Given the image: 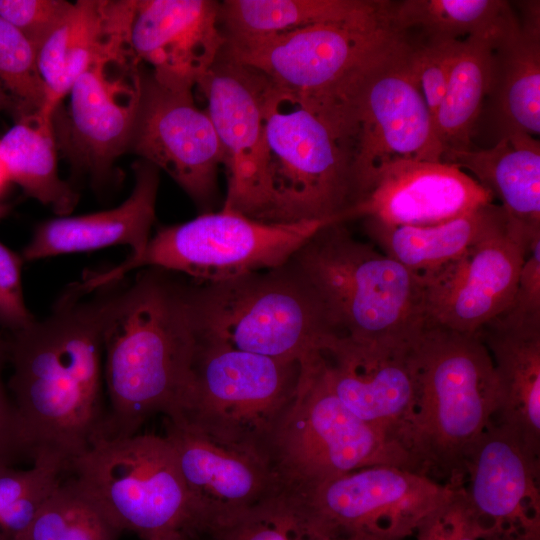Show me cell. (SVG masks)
I'll list each match as a JSON object with an SVG mask.
<instances>
[{
  "label": "cell",
  "instance_id": "6da1fadb",
  "mask_svg": "<svg viewBox=\"0 0 540 540\" xmlns=\"http://www.w3.org/2000/svg\"><path fill=\"white\" fill-rule=\"evenodd\" d=\"M126 285L123 278L84 291L74 283L44 319L4 332L12 367L7 388L32 462L68 471L102 438L104 334Z\"/></svg>",
  "mask_w": 540,
  "mask_h": 540
},
{
  "label": "cell",
  "instance_id": "7a4b0ae2",
  "mask_svg": "<svg viewBox=\"0 0 540 540\" xmlns=\"http://www.w3.org/2000/svg\"><path fill=\"white\" fill-rule=\"evenodd\" d=\"M195 344L185 285L144 268L123 292L104 334L107 414L101 439L139 433L151 416L179 415Z\"/></svg>",
  "mask_w": 540,
  "mask_h": 540
},
{
  "label": "cell",
  "instance_id": "3957f363",
  "mask_svg": "<svg viewBox=\"0 0 540 540\" xmlns=\"http://www.w3.org/2000/svg\"><path fill=\"white\" fill-rule=\"evenodd\" d=\"M410 359L416 398L406 434L420 472L460 489L467 458L498 408V380L479 335L423 323Z\"/></svg>",
  "mask_w": 540,
  "mask_h": 540
},
{
  "label": "cell",
  "instance_id": "277c9868",
  "mask_svg": "<svg viewBox=\"0 0 540 540\" xmlns=\"http://www.w3.org/2000/svg\"><path fill=\"white\" fill-rule=\"evenodd\" d=\"M289 262L339 335L400 346L412 342L423 325L420 277L355 239L344 222L318 230Z\"/></svg>",
  "mask_w": 540,
  "mask_h": 540
},
{
  "label": "cell",
  "instance_id": "5b68a950",
  "mask_svg": "<svg viewBox=\"0 0 540 540\" xmlns=\"http://www.w3.org/2000/svg\"><path fill=\"white\" fill-rule=\"evenodd\" d=\"M402 34L314 111L345 150L357 203L388 164L442 161L433 118L408 64Z\"/></svg>",
  "mask_w": 540,
  "mask_h": 540
},
{
  "label": "cell",
  "instance_id": "8992f818",
  "mask_svg": "<svg viewBox=\"0 0 540 540\" xmlns=\"http://www.w3.org/2000/svg\"><path fill=\"white\" fill-rule=\"evenodd\" d=\"M185 294L195 335L241 351L302 363L337 334L290 262L223 282L185 285Z\"/></svg>",
  "mask_w": 540,
  "mask_h": 540
},
{
  "label": "cell",
  "instance_id": "52a82bcc",
  "mask_svg": "<svg viewBox=\"0 0 540 540\" xmlns=\"http://www.w3.org/2000/svg\"><path fill=\"white\" fill-rule=\"evenodd\" d=\"M266 160L253 219L350 220L357 193L348 156L326 122L274 85L266 106Z\"/></svg>",
  "mask_w": 540,
  "mask_h": 540
},
{
  "label": "cell",
  "instance_id": "ba28073f",
  "mask_svg": "<svg viewBox=\"0 0 540 540\" xmlns=\"http://www.w3.org/2000/svg\"><path fill=\"white\" fill-rule=\"evenodd\" d=\"M338 219L266 223L224 210L161 227L143 251L113 268L88 272L86 291L123 279L135 269L184 273L200 283H217L286 265L321 228Z\"/></svg>",
  "mask_w": 540,
  "mask_h": 540
},
{
  "label": "cell",
  "instance_id": "9c48e42d",
  "mask_svg": "<svg viewBox=\"0 0 540 540\" xmlns=\"http://www.w3.org/2000/svg\"><path fill=\"white\" fill-rule=\"evenodd\" d=\"M315 356L302 363L295 399L266 447L283 488L303 494L325 481L376 465L420 472L399 438L363 422L338 400Z\"/></svg>",
  "mask_w": 540,
  "mask_h": 540
},
{
  "label": "cell",
  "instance_id": "30bf717a",
  "mask_svg": "<svg viewBox=\"0 0 540 540\" xmlns=\"http://www.w3.org/2000/svg\"><path fill=\"white\" fill-rule=\"evenodd\" d=\"M301 371V362L241 351L195 335L183 406L172 418L266 454L275 428L295 399Z\"/></svg>",
  "mask_w": 540,
  "mask_h": 540
},
{
  "label": "cell",
  "instance_id": "8fae6325",
  "mask_svg": "<svg viewBox=\"0 0 540 540\" xmlns=\"http://www.w3.org/2000/svg\"><path fill=\"white\" fill-rule=\"evenodd\" d=\"M68 471L121 532L143 540L171 532L197 539L190 497L165 435L99 439Z\"/></svg>",
  "mask_w": 540,
  "mask_h": 540
},
{
  "label": "cell",
  "instance_id": "7c38bea8",
  "mask_svg": "<svg viewBox=\"0 0 540 540\" xmlns=\"http://www.w3.org/2000/svg\"><path fill=\"white\" fill-rule=\"evenodd\" d=\"M400 36L388 21L318 24L266 39L226 41L223 52L314 110Z\"/></svg>",
  "mask_w": 540,
  "mask_h": 540
},
{
  "label": "cell",
  "instance_id": "4fadbf2b",
  "mask_svg": "<svg viewBox=\"0 0 540 540\" xmlns=\"http://www.w3.org/2000/svg\"><path fill=\"white\" fill-rule=\"evenodd\" d=\"M455 491L421 472L376 465L325 481L302 495L325 537L363 532L405 540Z\"/></svg>",
  "mask_w": 540,
  "mask_h": 540
},
{
  "label": "cell",
  "instance_id": "5bb4252c",
  "mask_svg": "<svg viewBox=\"0 0 540 540\" xmlns=\"http://www.w3.org/2000/svg\"><path fill=\"white\" fill-rule=\"evenodd\" d=\"M193 87L156 77L141 66V91L128 152L164 170L200 207L207 209L217 188L223 151Z\"/></svg>",
  "mask_w": 540,
  "mask_h": 540
},
{
  "label": "cell",
  "instance_id": "9a60e30c",
  "mask_svg": "<svg viewBox=\"0 0 540 540\" xmlns=\"http://www.w3.org/2000/svg\"><path fill=\"white\" fill-rule=\"evenodd\" d=\"M184 479L197 538L211 535L283 488L262 451L215 436L180 418H165Z\"/></svg>",
  "mask_w": 540,
  "mask_h": 540
},
{
  "label": "cell",
  "instance_id": "2e32d148",
  "mask_svg": "<svg viewBox=\"0 0 540 540\" xmlns=\"http://www.w3.org/2000/svg\"><path fill=\"white\" fill-rule=\"evenodd\" d=\"M540 452L491 420L466 462L464 500L487 539L540 540Z\"/></svg>",
  "mask_w": 540,
  "mask_h": 540
},
{
  "label": "cell",
  "instance_id": "e0dca14e",
  "mask_svg": "<svg viewBox=\"0 0 540 540\" xmlns=\"http://www.w3.org/2000/svg\"><path fill=\"white\" fill-rule=\"evenodd\" d=\"M218 136L227 175L222 209L253 219L266 160V106L272 82L223 50L196 85Z\"/></svg>",
  "mask_w": 540,
  "mask_h": 540
},
{
  "label": "cell",
  "instance_id": "ac0fdd59",
  "mask_svg": "<svg viewBox=\"0 0 540 540\" xmlns=\"http://www.w3.org/2000/svg\"><path fill=\"white\" fill-rule=\"evenodd\" d=\"M536 241L530 243L508 226L421 276L423 323L476 334L512 303L523 262Z\"/></svg>",
  "mask_w": 540,
  "mask_h": 540
},
{
  "label": "cell",
  "instance_id": "d6986e66",
  "mask_svg": "<svg viewBox=\"0 0 540 540\" xmlns=\"http://www.w3.org/2000/svg\"><path fill=\"white\" fill-rule=\"evenodd\" d=\"M141 64L134 57L97 59L69 91L63 149L97 189L111 181L114 162L128 152L140 101Z\"/></svg>",
  "mask_w": 540,
  "mask_h": 540
},
{
  "label": "cell",
  "instance_id": "ffe728a7",
  "mask_svg": "<svg viewBox=\"0 0 540 540\" xmlns=\"http://www.w3.org/2000/svg\"><path fill=\"white\" fill-rule=\"evenodd\" d=\"M412 342L385 346L335 334L315 356L338 400L363 422L399 438L407 450L416 398Z\"/></svg>",
  "mask_w": 540,
  "mask_h": 540
},
{
  "label": "cell",
  "instance_id": "44dd1931",
  "mask_svg": "<svg viewBox=\"0 0 540 540\" xmlns=\"http://www.w3.org/2000/svg\"><path fill=\"white\" fill-rule=\"evenodd\" d=\"M218 1L136 0L129 31L132 54L166 81L194 87L221 54L226 38Z\"/></svg>",
  "mask_w": 540,
  "mask_h": 540
},
{
  "label": "cell",
  "instance_id": "7402d4cb",
  "mask_svg": "<svg viewBox=\"0 0 540 540\" xmlns=\"http://www.w3.org/2000/svg\"><path fill=\"white\" fill-rule=\"evenodd\" d=\"M494 200L490 191L453 164L401 159L378 173L350 216L389 225L427 226L465 215Z\"/></svg>",
  "mask_w": 540,
  "mask_h": 540
},
{
  "label": "cell",
  "instance_id": "603a6c76",
  "mask_svg": "<svg viewBox=\"0 0 540 540\" xmlns=\"http://www.w3.org/2000/svg\"><path fill=\"white\" fill-rule=\"evenodd\" d=\"M136 0H79L37 52L47 90V111L55 112L78 77L97 59L132 56L129 31Z\"/></svg>",
  "mask_w": 540,
  "mask_h": 540
},
{
  "label": "cell",
  "instance_id": "cb8c5ba5",
  "mask_svg": "<svg viewBox=\"0 0 540 540\" xmlns=\"http://www.w3.org/2000/svg\"><path fill=\"white\" fill-rule=\"evenodd\" d=\"M134 187L119 206L79 216H61L37 225L23 248V261L126 245L130 255L144 250L155 221L159 169L138 160L133 165Z\"/></svg>",
  "mask_w": 540,
  "mask_h": 540
},
{
  "label": "cell",
  "instance_id": "d4e9b609",
  "mask_svg": "<svg viewBox=\"0 0 540 540\" xmlns=\"http://www.w3.org/2000/svg\"><path fill=\"white\" fill-rule=\"evenodd\" d=\"M477 334L494 364L499 401L493 420L517 431L540 452V315L508 310Z\"/></svg>",
  "mask_w": 540,
  "mask_h": 540
},
{
  "label": "cell",
  "instance_id": "484cf974",
  "mask_svg": "<svg viewBox=\"0 0 540 540\" xmlns=\"http://www.w3.org/2000/svg\"><path fill=\"white\" fill-rule=\"evenodd\" d=\"M519 7L522 21L492 48L491 85L482 112H490L497 141L540 134V3L526 1Z\"/></svg>",
  "mask_w": 540,
  "mask_h": 540
},
{
  "label": "cell",
  "instance_id": "4316f807",
  "mask_svg": "<svg viewBox=\"0 0 540 540\" xmlns=\"http://www.w3.org/2000/svg\"><path fill=\"white\" fill-rule=\"evenodd\" d=\"M442 161L469 171L500 201L508 226L529 242L540 239V142L527 134L500 138L490 148L447 151Z\"/></svg>",
  "mask_w": 540,
  "mask_h": 540
},
{
  "label": "cell",
  "instance_id": "83f0119b",
  "mask_svg": "<svg viewBox=\"0 0 540 540\" xmlns=\"http://www.w3.org/2000/svg\"><path fill=\"white\" fill-rule=\"evenodd\" d=\"M507 227V216L495 202L427 226L389 225L365 219V230L375 246L419 277L443 267Z\"/></svg>",
  "mask_w": 540,
  "mask_h": 540
},
{
  "label": "cell",
  "instance_id": "f1b7e54d",
  "mask_svg": "<svg viewBox=\"0 0 540 540\" xmlns=\"http://www.w3.org/2000/svg\"><path fill=\"white\" fill-rule=\"evenodd\" d=\"M388 6L375 0H225L218 21L226 41H252L318 24L389 21Z\"/></svg>",
  "mask_w": 540,
  "mask_h": 540
},
{
  "label": "cell",
  "instance_id": "f546056e",
  "mask_svg": "<svg viewBox=\"0 0 540 540\" xmlns=\"http://www.w3.org/2000/svg\"><path fill=\"white\" fill-rule=\"evenodd\" d=\"M54 113L45 109L18 113L16 123L0 139V158L10 181L27 196L66 215L79 195L58 175Z\"/></svg>",
  "mask_w": 540,
  "mask_h": 540
},
{
  "label": "cell",
  "instance_id": "4dcf8cb0",
  "mask_svg": "<svg viewBox=\"0 0 540 540\" xmlns=\"http://www.w3.org/2000/svg\"><path fill=\"white\" fill-rule=\"evenodd\" d=\"M388 17L396 32L417 29L421 36L453 40L495 41L519 23L512 5L502 0L390 1Z\"/></svg>",
  "mask_w": 540,
  "mask_h": 540
},
{
  "label": "cell",
  "instance_id": "1f68e13d",
  "mask_svg": "<svg viewBox=\"0 0 540 540\" xmlns=\"http://www.w3.org/2000/svg\"><path fill=\"white\" fill-rule=\"evenodd\" d=\"M493 43L475 37L460 42L434 118L443 153L472 148V139L491 85Z\"/></svg>",
  "mask_w": 540,
  "mask_h": 540
},
{
  "label": "cell",
  "instance_id": "d6a6232c",
  "mask_svg": "<svg viewBox=\"0 0 540 540\" xmlns=\"http://www.w3.org/2000/svg\"><path fill=\"white\" fill-rule=\"evenodd\" d=\"M121 533L72 477L50 492L22 540H118Z\"/></svg>",
  "mask_w": 540,
  "mask_h": 540
},
{
  "label": "cell",
  "instance_id": "836d02e7",
  "mask_svg": "<svg viewBox=\"0 0 540 540\" xmlns=\"http://www.w3.org/2000/svg\"><path fill=\"white\" fill-rule=\"evenodd\" d=\"M209 536L212 540H319L324 537L304 496L289 489L270 496Z\"/></svg>",
  "mask_w": 540,
  "mask_h": 540
},
{
  "label": "cell",
  "instance_id": "e575fe53",
  "mask_svg": "<svg viewBox=\"0 0 540 540\" xmlns=\"http://www.w3.org/2000/svg\"><path fill=\"white\" fill-rule=\"evenodd\" d=\"M66 470L35 461L29 469L0 463V540H22L41 504Z\"/></svg>",
  "mask_w": 540,
  "mask_h": 540
},
{
  "label": "cell",
  "instance_id": "d590c367",
  "mask_svg": "<svg viewBox=\"0 0 540 540\" xmlns=\"http://www.w3.org/2000/svg\"><path fill=\"white\" fill-rule=\"evenodd\" d=\"M0 82L18 105V112L47 108L37 52L29 40L0 16Z\"/></svg>",
  "mask_w": 540,
  "mask_h": 540
},
{
  "label": "cell",
  "instance_id": "8d00e7d4",
  "mask_svg": "<svg viewBox=\"0 0 540 540\" xmlns=\"http://www.w3.org/2000/svg\"><path fill=\"white\" fill-rule=\"evenodd\" d=\"M406 39L409 68L434 121L461 40L425 36H421L419 41Z\"/></svg>",
  "mask_w": 540,
  "mask_h": 540
},
{
  "label": "cell",
  "instance_id": "74e56055",
  "mask_svg": "<svg viewBox=\"0 0 540 540\" xmlns=\"http://www.w3.org/2000/svg\"><path fill=\"white\" fill-rule=\"evenodd\" d=\"M72 5L63 0H0V16L16 27L38 52Z\"/></svg>",
  "mask_w": 540,
  "mask_h": 540
},
{
  "label": "cell",
  "instance_id": "f35d334b",
  "mask_svg": "<svg viewBox=\"0 0 540 540\" xmlns=\"http://www.w3.org/2000/svg\"><path fill=\"white\" fill-rule=\"evenodd\" d=\"M22 256L0 243V330H21L36 318L25 305L22 289Z\"/></svg>",
  "mask_w": 540,
  "mask_h": 540
},
{
  "label": "cell",
  "instance_id": "ab89813d",
  "mask_svg": "<svg viewBox=\"0 0 540 540\" xmlns=\"http://www.w3.org/2000/svg\"><path fill=\"white\" fill-rule=\"evenodd\" d=\"M416 540H484L487 539L469 510L461 489L416 531Z\"/></svg>",
  "mask_w": 540,
  "mask_h": 540
},
{
  "label": "cell",
  "instance_id": "60d3db41",
  "mask_svg": "<svg viewBox=\"0 0 540 540\" xmlns=\"http://www.w3.org/2000/svg\"><path fill=\"white\" fill-rule=\"evenodd\" d=\"M7 363L6 335L0 330V463L13 465L22 458H29V455L14 404L3 382L2 374Z\"/></svg>",
  "mask_w": 540,
  "mask_h": 540
},
{
  "label": "cell",
  "instance_id": "b9f144b4",
  "mask_svg": "<svg viewBox=\"0 0 540 540\" xmlns=\"http://www.w3.org/2000/svg\"><path fill=\"white\" fill-rule=\"evenodd\" d=\"M506 310L517 315H540V240L523 262L514 298Z\"/></svg>",
  "mask_w": 540,
  "mask_h": 540
},
{
  "label": "cell",
  "instance_id": "7bdbcfd3",
  "mask_svg": "<svg viewBox=\"0 0 540 540\" xmlns=\"http://www.w3.org/2000/svg\"><path fill=\"white\" fill-rule=\"evenodd\" d=\"M319 540H393V539L386 538L380 535L359 532V533L343 534V535H336V536H328V537H323Z\"/></svg>",
  "mask_w": 540,
  "mask_h": 540
},
{
  "label": "cell",
  "instance_id": "ee69618b",
  "mask_svg": "<svg viewBox=\"0 0 540 540\" xmlns=\"http://www.w3.org/2000/svg\"><path fill=\"white\" fill-rule=\"evenodd\" d=\"M7 108H11L16 112L18 105L0 82V110Z\"/></svg>",
  "mask_w": 540,
  "mask_h": 540
},
{
  "label": "cell",
  "instance_id": "f6af8a7d",
  "mask_svg": "<svg viewBox=\"0 0 540 540\" xmlns=\"http://www.w3.org/2000/svg\"><path fill=\"white\" fill-rule=\"evenodd\" d=\"M150 540H194L191 536L182 532H171L161 536L154 537Z\"/></svg>",
  "mask_w": 540,
  "mask_h": 540
},
{
  "label": "cell",
  "instance_id": "bcb514c9",
  "mask_svg": "<svg viewBox=\"0 0 540 540\" xmlns=\"http://www.w3.org/2000/svg\"><path fill=\"white\" fill-rule=\"evenodd\" d=\"M10 181L8 172L0 158V195L5 191Z\"/></svg>",
  "mask_w": 540,
  "mask_h": 540
},
{
  "label": "cell",
  "instance_id": "7dc6e473",
  "mask_svg": "<svg viewBox=\"0 0 540 540\" xmlns=\"http://www.w3.org/2000/svg\"><path fill=\"white\" fill-rule=\"evenodd\" d=\"M8 209V206L0 204V219L7 214Z\"/></svg>",
  "mask_w": 540,
  "mask_h": 540
},
{
  "label": "cell",
  "instance_id": "c3c4849f",
  "mask_svg": "<svg viewBox=\"0 0 540 540\" xmlns=\"http://www.w3.org/2000/svg\"><path fill=\"white\" fill-rule=\"evenodd\" d=\"M484 540H496V539H484Z\"/></svg>",
  "mask_w": 540,
  "mask_h": 540
}]
</instances>
